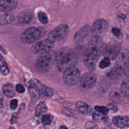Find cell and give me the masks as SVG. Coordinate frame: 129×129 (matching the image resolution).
<instances>
[{
    "label": "cell",
    "instance_id": "3",
    "mask_svg": "<svg viewBox=\"0 0 129 129\" xmlns=\"http://www.w3.org/2000/svg\"><path fill=\"white\" fill-rule=\"evenodd\" d=\"M56 53L52 50L41 54L35 62V68L40 73H46L50 70L55 60Z\"/></svg>",
    "mask_w": 129,
    "mask_h": 129
},
{
    "label": "cell",
    "instance_id": "4",
    "mask_svg": "<svg viewBox=\"0 0 129 129\" xmlns=\"http://www.w3.org/2000/svg\"><path fill=\"white\" fill-rule=\"evenodd\" d=\"M81 78L80 71L76 67L70 68L63 72L62 79L67 85L73 86L76 85Z\"/></svg>",
    "mask_w": 129,
    "mask_h": 129
},
{
    "label": "cell",
    "instance_id": "26",
    "mask_svg": "<svg viewBox=\"0 0 129 129\" xmlns=\"http://www.w3.org/2000/svg\"><path fill=\"white\" fill-rule=\"evenodd\" d=\"M123 74H124L127 77H129V56L127 57L124 61L123 67Z\"/></svg>",
    "mask_w": 129,
    "mask_h": 129
},
{
    "label": "cell",
    "instance_id": "25",
    "mask_svg": "<svg viewBox=\"0 0 129 129\" xmlns=\"http://www.w3.org/2000/svg\"><path fill=\"white\" fill-rule=\"evenodd\" d=\"M41 92H42V93L44 95H45L47 97H49L52 96L53 95V90L50 88H49L44 85L42 89H41Z\"/></svg>",
    "mask_w": 129,
    "mask_h": 129
},
{
    "label": "cell",
    "instance_id": "23",
    "mask_svg": "<svg viewBox=\"0 0 129 129\" xmlns=\"http://www.w3.org/2000/svg\"><path fill=\"white\" fill-rule=\"evenodd\" d=\"M111 64L110 59L108 57H105L99 62V67L101 69H104L107 67H108Z\"/></svg>",
    "mask_w": 129,
    "mask_h": 129
},
{
    "label": "cell",
    "instance_id": "30",
    "mask_svg": "<svg viewBox=\"0 0 129 129\" xmlns=\"http://www.w3.org/2000/svg\"><path fill=\"white\" fill-rule=\"evenodd\" d=\"M97 124L94 121H88L86 122L85 124V128H98Z\"/></svg>",
    "mask_w": 129,
    "mask_h": 129
},
{
    "label": "cell",
    "instance_id": "10",
    "mask_svg": "<svg viewBox=\"0 0 129 129\" xmlns=\"http://www.w3.org/2000/svg\"><path fill=\"white\" fill-rule=\"evenodd\" d=\"M79 81L82 87L89 89L93 88L96 85L97 78L93 74L86 73L81 77Z\"/></svg>",
    "mask_w": 129,
    "mask_h": 129
},
{
    "label": "cell",
    "instance_id": "32",
    "mask_svg": "<svg viewBox=\"0 0 129 129\" xmlns=\"http://www.w3.org/2000/svg\"><path fill=\"white\" fill-rule=\"evenodd\" d=\"M16 91L19 93H23L25 92V88L22 85L18 84L16 86Z\"/></svg>",
    "mask_w": 129,
    "mask_h": 129
},
{
    "label": "cell",
    "instance_id": "5",
    "mask_svg": "<svg viewBox=\"0 0 129 129\" xmlns=\"http://www.w3.org/2000/svg\"><path fill=\"white\" fill-rule=\"evenodd\" d=\"M70 29L66 24H61L52 30L48 34V38L52 41L58 42L64 39L69 34Z\"/></svg>",
    "mask_w": 129,
    "mask_h": 129
},
{
    "label": "cell",
    "instance_id": "2",
    "mask_svg": "<svg viewBox=\"0 0 129 129\" xmlns=\"http://www.w3.org/2000/svg\"><path fill=\"white\" fill-rule=\"evenodd\" d=\"M55 61L57 70L63 73L67 69L76 66L78 61V57L72 48L64 47L60 48L56 53Z\"/></svg>",
    "mask_w": 129,
    "mask_h": 129
},
{
    "label": "cell",
    "instance_id": "15",
    "mask_svg": "<svg viewBox=\"0 0 129 129\" xmlns=\"http://www.w3.org/2000/svg\"><path fill=\"white\" fill-rule=\"evenodd\" d=\"M123 74V69L120 66L114 67L107 74V77L112 80L116 81L121 78Z\"/></svg>",
    "mask_w": 129,
    "mask_h": 129
},
{
    "label": "cell",
    "instance_id": "19",
    "mask_svg": "<svg viewBox=\"0 0 129 129\" xmlns=\"http://www.w3.org/2000/svg\"><path fill=\"white\" fill-rule=\"evenodd\" d=\"M3 92L6 96L9 98H12L15 95L14 86L12 84L10 83L6 84L3 86Z\"/></svg>",
    "mask_w": 129,
    "mask_h": 129
},
{
    "label": "cell",
    "instance_id": "12",
    "mask_svg": "<svg viewBox=\"0 0 129 129\" xmlns=\"http://www.w3.org/2000/svg\"><path fill=\"white\" fill-rule=\"evenodd\" d=\"M17 0H0V12L13 11L17 7Z\"/></svg>",
    "mask_w": 129,
    "mask_h": 129
},
{
    "label": "cell",
    "instance_id": "31",
    "mask_svg": "<svg viewBox=\"0 0 129 129\" xmlns=\"http://www.w3.org/2000/svg\"><path fill=\"white\" fill-rule=\"evenodd\" d=\"M111 32H112V33L114 36H115L116 37H119L121 33L120 30L116 27H113L111 29Z\"/></svg>",
    "mask_w": 129,
    "mask_h": 129
},
{
    "label": "cell",
    "instance_id": "22",
    "mask_svg": "<svg viewBox=\"0 0 129 129\" xmlns=\"http://www.w3.org/2000/svg\"><path fill=\"white\" fill-rule=\"evenodd\" d=\"M92 117L93 119L96 121H105L107 119L106 115L97 111L94 112L92 113Z\"/></svg>",
    "mask_w": 129,
    "mask_h": 129
},
{
    "label": "cell",
    "instance_id": "17",
    "mask_svg": "<svg viewBox=\"0 0 129 129\" xmlns=\"http://www.w3.org/2000/svg\"><path fill=\"white\" fill-rule=\"evenodd\" d=\"M76 107L79 111L85 115H90L92 112V109L84 102L79 101L76 103Z\"/></svg>",
    "mask_w": 129,
    "mask_h": 129
},
{
    "label": "cell",
    "instance_id": "8",
    "mask_svg": "<svg viewBox=\"0 0 129 129\" xmlns=\"http://www.w3.org/2000/svg\"><path fill=\"white\" fill-rule=\"evenodd\" d=\"M108 28L107 21L104 19H98L93 23L91 27L92 34L101 36L104 34Z\"/></svg>",
    "mask_w": 129,
    "mask_h": 129
},
{
    "label": "cell",
    "instance_id": "18",
    "mask_svg": "<svg viewBox=\"0 0 129 129\" xmlns=\"http://www.w3.org/2000/svg\"><path fill=\"white\" fill-rule=\"evenodd\" d=\"M14 20V16L10 13H5L0 15V25H7Z\"/></svg>",
    "mask_w": 129,
    "mask_h": 129
},
{
    "label": "cell",
    "instance_id": "36",
    "mask_svg": "<svg viewBox=\"0 0 129 129\" xmlns=\"http://www.w3.org/2000/svg\"><path fill=\"white\" fill-rule=\"evenodd\" d=\"M3 104V95L0 94V108L2 107Z\"/></svg>",
    "mask_w": 129,
    "mask_h": 129
},
{
    "label": "cell",
    "instance_id": "29",
    "mask_svg": "<svg viewBox=\"0 0 129 129\" xmlns=\"http://www.w3.org/2000/svg\"><path fill=\"white\" fill-rule=\"evenodd\" d=\"M0 72L4 76H7L9 73V70L6 64L0 66Z\"/></svg>",
    "mask_w": 129,
    "mask_h": 129
},
{
    "label": "cell",
    "instance_id": "27",
    "mask_svg": "<svg viewBox=\"0 0 129 129\" xmlns=\"http://www.w3.org/2000/svg\"><path fill=\"white\" fill-rule=\"evenodd\" d=\"M96 111L99 112L101 113H102L105 115H107V114L109 112V108L107 107L104 106H99V105H96L94 107Z\"/></svg>",
    "mask_w": 129,
    "mask_h": 129
},
{
    "label": "cell",
    "instance_id": "1",
    "mask_svg": "<svg viewBox=\"0 0 129 129\" xmlns=\"http://www.w3.org/2000/svg\"><path fill=\"white\" fill-rule=\"evenodd\" d=\"M103 48L104 43L102 38L100 36L93 35L88 42L87 50L83 56L84 64L90 70L93 71L95 69Z\"/></svg>",
    "mask_w": 129,
    "mask_h": 129
},
{
    "label": "cell",
    "instance_id": "21",
    "mask_svg": "<svg viewBox=\"0 0 129 129\" xmlns=\"http://www.w3.org/2000/svg\"><path fill=\"white\" fill-rule=\"evenodd\" d=\"M47 107L46 104L43 102H41L39 103L36 106L35 114L37 116H39L45 113L47 111Z\"/></svg>",
    "mask_w": 129,
    "mask_h": 129
},
{
    "label": "cell",
    "instance_id": "37",
    "mask_svg": "<svg viewBox=\"0 0 129 129\" xmlns=\"http://www.w3.org/2000/svg\"><path fill=\"white\" fill-rule=\"evenodd\" d=\"M109 107L108 108H109V109H111V110H113L114 111H116L117 110V108L116 107V106H113V107H112L111 105H109Z\"/></svg>",
    "mask_w": 129,
    "mask_h": 129
},
{
    "label": "cell",
    "instance_id": "34",
    "mask_svg": "<svg viewBox=\"0 0 129 129\" xmlns=\"http://www.w3.org/2000/svg\"><path fill=\"white\" fill-rule=\"evenodd\" d=\"M17 115L16 114H14L12 115L11 119V122L12 123H14L16 122V121L17 120Z\"/></svg>",
    "mask_w": 129,
    "mask_h": 129
},
{
    "label": "cell",
    "instance_id": "28",
    "mask_svg": "<svg viewBox=\"0 0 129 129\" xmlns=\"http://www.w3.org/2000/svg\"><path fill=\"white\" fill-rule=\"evenodd\" d=\"M38 18L39 21L44 24L47 23L48 22V18L45 13L42 12H39L38 13Z\"/></svg>",
    "mask_w": 129,
    "mask_h": 129
},
{
    "label": "cell",
    "instance_id": "9",
    "mask_svg": "<svg viewBox=\"0 0 129 129\" xmlns=\"http://www.w3.org/2000/svg\"><path fill=\"white\" fill-rule=\"evenodd\" d=\"M120 49L121 46L119 43L116 42H111L108 43L105 46L104 52L107 57L114 59L118 56Z\"/></svg>",
    "mask_w": 129,
    "mask_h": 129
},
{
    "label": "cell",
    "instance_id": "35",
    "mask_svg": "<svg viewBox=\"0 0 129 129\" xmlns=\"http://www.w3.org/2000/svg\"><path fill=\"white\" fill-rule=\"evenodd\" d=\"M0 63L2 64H6V61L5 60V59L3 58V57L2 56V55L0 54Z\"/></svg>",
    "mask_w": 129,
    "mask_h": 129
},
{
    "label": "cell",
    "instance_id": "24",
    "mask_svg": "<svg viewBox=\"0 0 129 129\" xmlns=\"http://www.w3.org/2000/svg\"><path fill=\"white\" fill-rule=\"evenodd\" d=\"M53 119V117L51 115L45 114L42 117V123L44 125H48L51 123Z\"/></svg>",
    "mask_w": 129,
    "mask_h": 129
},
{
    "label": "cell",
    "instance_id": "13",
    "mask_svg": "<svg viewBox=\"0 0 129 129\" xmlns=\"http://www.w3.org/2000/svg\"><path fill=\"white\" fill-rule=\"evenodd\" d=\"M112 123L117 127L127 128L129 127V117L123 116H115L112 119Z\"/></svg>",
    "mask_w": 129,
    "mask_h": 129
},
{
    "label": "cell",
    "instance_id": "7",
    "mask_svg": "<svg viewBox=\"0 0 129 129\" xmlns=\"http://www.w3.org/2000/svg\"><path fill=\"white\" fill-rule=\"evenodd\" d=\"M53 46L54 42L47 38L34 44L31 47V51L34 54H41L50 50Z\"/></svg>",
    "mask_w": 129,
    "mask_h": 129
},
{
    "label": "cell",
    "instance_id": "33",
    "mask_svg": "<svg viewBox=\"0 0 129 129\" xmlns=\"http://www.w3.org/2000/svg\"><path fill=\"white\" fill-rule=\"evenodd\" d=\"M18 106V100L17 99H13L10 102V108L12 110H15Z\"/></svg>",
    "mask_w": 129,
    "mask_h": 129
},
{
    "label": "cell",
    "instance_id": "11",
    "mask_svg": "<svg viewBox=\"0 0 129 129\" xmlns=\"http://www.w3.org/2000/svg\"><path fill=\"white\" fill-rule=\"evenodd\" d=\"M92 34L91 28L89 25H85L80 28L74 35V41L76 43H81Z\"/></svg>",
    "mask_w": 129,
    "mask_h": 129
},
{
    "label": "cell",
    "instance_id": "20",
    "mask_svg": "<svg viewBox=\"0 0 129 129\" xmlns=\"http://www.w3.org/2000/svg\"><path fill=\"white\" fill-rule=\"evenodd\" d=\"M120 90L123 95L129 97V77L126 78L122 81L121 84Z\"/></svg>",
    "mask_w": 129,
    "mask_h": 129
},
{
    "label": "cell",
    "instance_id": "14",
    "mask_svg": "<svg viewBox=\"0 0 129 129\" xmlns=\"http://www.w3.org/2000/svg\"><path fill=\"white\" fill-rule=\"evenodd\" d=\"M32 19V14L29 11H25L21 13L18 18V24L21 26L28 24Z\"/></svg>",
    "mask_w": 129,
    "mask_h": 129
},
{
    "label": "cell",
    "instance_id": "6",
    "mask_svg": "<svg viewBox=\"0 0 129 129\" xmlns=\"http://www.w3.org/2000/svg\"><path fill=\"white\" fill-rule=\"evenodd\" d=\"M40 37V30L36 27H31L22 33L21 35V40L24 43L31 44L39 40Z\"/></svg>",
    "mask_w": 129,
    "mask_h": 129
},
{
    "label": "cell",
    "instance_id": "16",
    "mask_svg": "<svg viewBox=\"0 0 129 129\" xmlns=\"http://www.w3.org/2000/svg\"><path fill=\"white\" fill-rule=\"evenodd\" d=\"M123 94L120 90L117 88H114L109 93V99L114 103H118L122 99Z\"/></svg>",
    "mask_w": 129,
    "mask_h": 129
},
{
    "label": "cell",
    "instance_id": "38",
    "mask_svg": "<svg viewBox=\"0 0 129 129\" xmlns=\"http://www.w3.org/2000/svg\"><path fill=\"white\" fill-rule=\"evenodd\" d=\"M60 128H68V127L66 126H60Z\"/></svg>",
    "mask_w": 129,
    "mask_h": 129
}]
</instances>
